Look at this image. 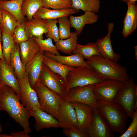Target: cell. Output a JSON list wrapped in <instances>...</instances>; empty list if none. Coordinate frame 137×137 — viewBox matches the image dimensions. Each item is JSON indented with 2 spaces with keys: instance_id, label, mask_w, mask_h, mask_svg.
I'll use <instances>...</instances> for the list:
<instances>
[{
  "instance_id": "d4e9b609",
  "label": "cell",
  "mask_w": 137,
  "mask_h": 137,
  "mask_svg": "<svg viewBox=\"0 0 137 137\" xmlns=\"http://www.w3.org/2000/svg\"><path fill=\"white\" fill-rule=\"evenodd\" d=\"M24 0H8L1 1L0 7L11 14L20 24L24 22V16L22 11V5Z\"/></svg>"
},
{
  "instance_id": "e575fe53",
  "label": "cell",
  "mask_w": 137,
  "mask_h": 137,
  "mask_svg": "<svg viewBox=\"0 0 137 137\" xmlns=\"http://www.w3.org/2000/svg\"><path fill=\"white\" fill-rule=\"evenodd\" d=\"M59 24V31L60 39H64L69 37L71 32V24L69 19L67 16H63L58 19Z\"/></svg>"
},
{
  "instance_id": "44dd1931",
  "label": "cell",
  "mask_w": 137,
  "mask_h": 137,
  "mask_svg": "<svg viewBox=\"0 0 137 137\" xmlns=\"http://www.w3.org/2000/svg\"><path fill=\"white\" fill-rule=\"evenodd\" d=\"M80 10L72 8L62 10L51 9L43 7H40L34 15L33 18L42 19L45 20L56 19L59 18L68 17L78 13Z\"/></svg>"
},
{
  "instance_id": "f35d334b",
  "label": "cell",
  "mask_w": 137,
  "mask_h": 137,
  "mask_svg": "<svg viewBox=\"0 0 137 137\" xmlns=\"http://www.w3.org/2000/svg\"><path fill=\"white\" fill-rule=\"evenodd\" d=\"M63 132L68 137H88V135L80 131L77 128L72 127L63 129Z\"/></svg>"
},
{
  "instance_id": "83f0119b",
  "label": "cell",
  "mask_w": 137,
  "mask_h": 137,
  "mask_svg": "<svg viewBox=\"0 0 137 137\" xmlns=\"http://www.w3.org/2000/svg\"><path fill=\"white\" fill-rule=\"evenodd\" d=\"M1 27L3 56L4 61L10 66V55L15 48L16 43L14 41L12 36L7 33L1 26Z\"/></svg>"
},
{
  "instance_id": "603a6c76",
  "label": "cell",
  "mask_w": 137,
  "mask_h": 137,
  "mask_svg": "<svg viewBox=\"0 0 137 137\" xmlns=\"http://www.w3.org/2000/svg\"><path fill=\"white\" fill-rule=\"evenodd\" d=\"M21 60L25 66L39 53L40 50L33 38L18 44Z\"/></svg>"
},
{
  "instance_id": "9a60e30c",
  "label": "cell",
  "mask_w": 137,
  "mask_h": 137,
  "mask_svg": "<svg viewBox=\"0 0 137 137\" xmlns=\"http://www.w3.org/2000/svg\"><path fill=\"white\" fill-rule=\"evenodd\" d=\"M44 52L40 51L25 66L29 83L33 88L41 77L43 63Z\"/></svg>"
},
{
  "instance_id": "30bf717a",
  "label": "cell",
  "mask_w": 137,
  "mask_h": 137,
  "mask_svg": "<svg viewBox=\"0 0 137 137\" xmlns=\"http://www.w3.org/2000/svg\"><path fill=\"white\" fill-rule=\"evenodd\" d=\"M19 82L20 88L19 98L23 106L28 108L32 111L42 110L37 93L30 85L26 72L23 77Z\"/></svg>"
},
{
  "instance_id": "1f68e13d",
  "label": "cell",
  "mask_w": 137,
  "mask_h": 137,
  "mask_svg": "<svg viewBox=\"0 0 137 137\" xmlns=\"http://www.w3.org/2000/svg\"><path fill=\"white\" fill-rule=\"evenodd\" d=\"M76 53L81 54L87 59L94 56L101 55L96 42H90L85 45L78 44L76 50L73 54Z\"/></svg>"
},
{
  "instance_id": "681fc988",
  "label": "cell",
  "mask_w": 137,
  "mask_h": 137,
  "mask_svg": "<svg viewBox=\"0 0 137 137\" xmlns=\"http://www.w3.org/2000/svg\"><path fill=\"white\" fill-rule=\"evenodd\" d=\"M1 25L0 24V27H1Z\"/></svg>"
},
{
  "instance_id": "4316f807",
  "label": "cell",
  "mask_w": 137,
  "mask_h": 137,
  "mask_svg": "<svg viewBox=\"0 0 137 137\" xmlns=\"http://www.w3.org/2000/svg\"><path fill=\"white\" fill-rule=\"evenodd\" d=\"M78 36L76 32H72L70 37L66 39H60L55 43L58 50L64 54L72 55L76 49L78 44Z\"/></svg>"
},
{
  "instance_id": "8fae6325",
  "label": "cell",
  "mask_w": 137,
  "mask_h": 137,
  "mask_svg": "<svg viewBox=\"0 0 137 137\" xmlns=\"http://www.w3.org/2000/svg\"><path fill=\"white\" fill-rule=\"evenodd\" d=\"M88 133L89 137H114V135L97 107L92 108V118Z\"/></svg>"
},
{
  "instance_id": "4fadbf2b",
  "label": "cell",
  "mask_w": 137,
  "mask_h": 137,
  "mask_svg": "<svg viewBox=\"0 0 137 137\" xmlns=\"http://www.w3.org/2000/svg\"><path fill=\"white\" fill-rule=\"evenodd\" d=\"M70 102L76 112L78 130L88 135V132L92 120L93 107L79 102Z\"/></svg>"
},
{
  "instance_id": "d6986e66",
  "label": "cell",
  "mask_w": 137,
  "mask_h": 137,
  "mask_svg": "<svg viewBox=\"0 0 137 137\" xmlns=\"http://www.w3.org/2000/svg\"><path fill=\"white\" fill-rule=\"evenodd\" d=\"M24 23L26 34L29 38L35 37L43 39V34L47 33L46 20L33 18Z\"/></svg>"
},
{
  "instance_id": "d6a6232c",
  "label": "cell",
  "mask_w": 137,
  "mask_h": 137,
  "mask_svg": "<svg viewBox=\"0 0 137 137\" xmlns=\"http://www.w3.org/2000/svg\"><path fill=\"white\" fill-rule=\"evenodd\" d=\"M39 47L40 51L47 52L56 55H60L55 45L53 44L52 39L50 38L43 39L33 37Z\"/></svg>"
},
{
  "instance_id": "5b68a950",
  "label": "cell",
  "mask_w": 137,
  "mask_h": 137,
  "mask_svg": "<svg viewBox=\"0 0 137 137\" xmlns=\"http://www.w3.org/2000/svg\"><path fill=\"white\" fill-rule=\"evenodd\" d=\"M66 79V92L74 87L94 85L105 81L93 69L84 66L75 67L70 71Z\"/></svg>"
},
{
  "instance_id": "7c38bea8",
  "label": "cell",
  "mask_w": 137,
  "mask_h": 137,
  "mask_svg": "<svg viewBox=\"0 0 137 137\" xmlns=\"http://www.w3.org/2000/svg\"><path fill=\"white\" fill-rule=\"evenodd\" d=\"M57 120L60 128L66 129L73 127L78 129L75 110L70 102L64 99L60 108Z\"/></svg>"
},
{
  "instance_id": "2e32d148",
  "label": "cell",
  "mask_w": 137,
  "mask_h": 137,
  "mask_svg": "<svg viewBox=\"0 0 137 137\" xmlns=\"http://www.w3.org/2000/svg\"><path fill=\"white\" fill-rule=\"evenodd\" d=\"M128 6L127 12L123 21L122 34L126 38L134 32L137 27V5L135 2H126Z\"/></svg>"
},
{
  "instance_id": "ac0fdd59",
  "label": "cell",
  "mask_w": 137,
  "mask_h": 137,
  "mask_svg": "<svg viewBox=\"0 0 137 137\" xmlns=\"http://www.w3.org/2000/svg\"><path fill=\"white\" fill-rule=\"evenodd\" d=\"M34 118L36 124L35 130L39 131L44 128H60L57 119L51 115L42 110H37L32 112V116Z\"/></svg>"
},
{
  "instance_id": "5bb4252c",
  "label": "cell",
  "mask_w": 137,
  "mask_h": 137,
  "mask_svg": "<svg viewBox=\"0 0 137 137\" xmlns=\"http://www.w3.org/2000/svg\"><path fill=\"white\" fill-rule=\"evenodd\" d=\"M107 25L108 31L107 35L104 38L97 39L96 43L101 56L117 61L120 58V55L113 51L111 40V35L114 25L111 23H108Z\"/></svg>"
},
{
  "instance_id": "f546056e",
  "label": "cell",
  "mask_w": 137,
  "mask_h": 137,
  "mask_svg": "<svg viewBox=\"0 0 137 137\" xmlns=\"http://www.w3.org/2000/svg\"><path fill=\"white\" fill-rule=\"evenodd\" d=\"M19 24L13 15L2 9L1 26L7 33L12 36L15 29Z\"/></svg>"
},
{
  "instance_id": "b9f144b4",
  "label": "cell",
  "mask_w": 137,
  "mask_h": 137,
  "mask_svg": "<svg viewBox=\"0 0 137 137\" xmlns=\"http://www.w3.org/2000/svg\"><path fill=\"white\" fill-rule=\"evenodd\" d=\"M135 51V55L136 59L137 60V46H136L134 47Z\"/></svg>"
},
{
  "instance_id": "836d02e7",
  "label": "cell",
  "mask_w": 137,
  "mask_h": 137,
  "mask_svg": "<svg viewBox=\"0 0 137 137\" xmlns=\"http://www.w3.org/2000/svg\"><path fill=\"white\" fill-rule=\"evenodd\" d=\"M43 7L55 10L71 8L72 0H41Z\"/></svg>"
},
{
  "instance_id": "c3c4849f",
  "label": "cell",
  "mask_w": 137,
  "mask_h": 137,
  "mask_svg": "<svg viewBox=\"0 0 137 137\" xmlns=\"http://www.w3.org/2000/svg\"><path fill=\"white\" fill-rule=\"evenodd\" d=\"M1 69L0 68V78H1Z\"/></svg>"
},
{
  "instance_id": "ee69618b",
  "label": "cell",
  "mask_w": 137,
  "mask_h": 137,
  "mask_svg": "<svg viewBox=\"0 0 137 137\" xmlns=\"http://www.w3.org/2000/svg\"><path fill=\"white\" fill-rule=\"evenodd\" d=\"M0 137H11L10 135L7 134H0Z\"/></svg>"
},
{
  "instance_id": "d590c367",
  "label": "cell",
  "mask_w": 137,
  "mask_h": 137,
  "mask_svg": "<svg viewBox=\"0 0 137 137\" xmlns=\"http://www.w3.org/2000/svg\"><path fill=\"white\" fill-rule=\"evenodd\" d=\"M46 23L47 29V32L46 36L47 38H50L55 43L60 39L59 29L57 24L58 23L57 20H46Z\"/></svg>"
},
{
  "instance_id": "f1b7e54d",
  "label": "cell",
  "mask_w": 137,
  "mask_h": 137,
  "mask_svg": "<svg viewBox=\"0 0 137 137\" xmlns=\"http://www.w3.org/2000/svg\"><path fill=\"white\" fill-rule=\"evenodd\" d=\"M71 8L97 13L99 12L101 2L100 0H72Z\"/></svg>"
},
{
  "instance_id": "7a4b0ae2",
  "label": "cell",
  "mask_w": 137,
  "mask_h": 137,
  "mask_svg": "<svg viewBox=\"0 0 137 137\" xmlns=\"http://www.w3.org/2000/svg\"><path fill=\"white\" fill-rule=\"evenodd\" d=\"M86 61L98 76L104 80H115L124 83L130 79L126 68L117 61L101 55L92 56Z\"/></svg>"
},
{
  "instance_id": "8992f818",
  "label": "cell",
  "mask_w": 137,
  "mask_h": 137,
  "mask_svg": "<svg viewBox=\"0 0 137 137\" xmlns=\"http://www.w3.org/2000/svg\"><path fill=\"white\" fill-rule=\"evenodd\" d=\"M114 102L120 105L132 119L135 111L134 105L137 102V85L132 78L124 83L118 91Z\"/></svg>"
},
{
  "instance_id": "f6af8a7d",
  "label": "cell",
  "mask_w": 137,
  "mask_h": 137,
  "mask_svg": "<svg viewBox=\"0 0 137 137\" xmlns=\"http://www.w3.org/2000/svg\"><path fill=\"white\" fill-rule=\"evenodd\" d=\"M2 10V9L0 7V24L1 25V23Z\"/></svg>"
},
{
  "instance_id": "8d00e7d4",
  "label": "cell",
  "mask_w": 137,
  "mask_h": 137,
  "mask_svg": "<svg viewBox=\"0 0 137 137\" xmlns=\"http://www.w3.org/2000/svg\"><path fill=\"white\" fill-rule=\"evenodd\" d=\"M12 37L16 44H19L26 41L28 39L26 32L24 22L20 24L16 27L14 30Z\"/></svg>"
},
{
  "instance_id": "9c48e42d",
  "label": "cell",
  "mask_w": 137,
  "mask_h": 137,
  "mask_svg": "<svg viewBox=\"0 0 137 137\" xmlns=\"http://www.w3.org/2000/svg\"><path fill=\"white\" fill-rule=\"evenodd\" d=\"M124 83L108 80L93 85V91L97 100L114 102Z\"/></svg>"
},
{
  "instance_id": "74e56055",
  "label": "cell",
  "mask_w": 137,
  "mask_h": 137,
  "mask_svg": "<svg viewBox=\"0 0 137 137\" xmlns=\"http://www.w3.org/2000/svg\"><path fill=\"white\" fill-rule=\"evenodd\" d=\"M132 120L128 129L119 137L137 136V110L134 111Z\"/></svg>"
},
{
  "instance_id": "ba28073f",
  "label": "cell",
  "mask_w": 137,
  "mask_h": 137,
  "mask_svg": "<svg viewBox=\"0 0 137 137\" xmlns=\"http://www.w3.org/2000/svg\"><path fill=\"white\" fill-rule=\"evenodd\" d=\"M39 81L63 98L65 96L66 83L64 79L60 75L52 71L43 63Z\"/></svg>"
},
{
  "instance_id": "ffe728a7",
  "label": "cell",
  "mask_w": 137,
  "mask_h": 137,
  "mask_svg": "<svg viewBox=\"0 0 137 137\" xmlns=\"http://www.w3.org/2000/svg\"><path fill=\"white\" fill-rule=\"evenodd\" d=\"M44 54L45 56L64 65L74 67L84 66L93 69L87 61L84 60V58L82 56L78 53L68 56H63L60 55H54L48 52H44Z\"/></svg>"
},
{
  "instance_id": "484cf974",
  "label": "cell",
  "mask_w": 137,
  "mask_h": 137,
  "mask_svg": "<svg viewBox=\"0 0 137 137\" xmlns=\"http://www.w3.org/2000/svg\"><path fill=\"white\" fill-rule=\"evenodd\" d=\"M43 61V63L52 71L60 75L64 79L66 83L68 73L75 67L63 64L44 55Z\"/></svg>"
},
{
  "instance_id": "60d3db41",
  "label": "cell",
  "mask_w": 137,
  "mask_h": 137,
  "mask_svg": "<svg viewBox=\"0 0 137 137\" xmlns=\"http://www.w3.org/2000/svg\"><path fill=\"white\" fill-rule=\"evenodd\" d=\"M2 37V30L1 26L0 27V59L4 61L3 56L2 46L1 45V41Z\"/></svg>"
},
{
  "instance_id": "277c9868",
  "label": "cell",
  "mask_w": 137,
  "mask_h": 137,
  "mask_svg": "<svg viewBox=\"0 0 137 137\" xmlns=\"http://www.w3.org/2000/svg\"><path fill=\"white\" fill-rule=\"evenodd\" d=\"M33 88L37 93L42 110L57 119L60 108L63 98L39 81L36 83Z\"/></svg>"
},
{
  "instance_id": "ab89813d",
  "label": "cell",
  "mask_w": 137,
  "mask_h": 137,
  "mask_svg": "<svg viewBox=\"0 0 137 137\" xmlns=\"http://www.w3.org/2000/svg\"><path fill=\"white\" fill-rule=\"evenodd\" d=\"M28 133L23 130L11 132L10 135L11 137H30Z\"/></svg>"
},
{
  "instance_id": "cb8c5ba5",
  "label": "cell",
  "mask_w": 137,
  "mask_h": 137,
  "mask_svg": "<svg viewBox=\"0 0 137 137\" xmlns=\"http://www.w3.org/2000/svg\"><path fill=\"white\" fill-rule=\"evenodd\" d=\"M10 66L13 69L15 76L18 81L21 80L26 73L25 66L22 62L20 54L19 44H16L10 57Z\"/></svg>"
},
{
  "instance_id": "3957f363",
  "label": "cell",
  "mask_w": 137,
  "mask_h": 137,
  "mask_svg": "<svg viewBox=\"0 0 137 137\" xmlns=\"http://www.w3.org/2000/svg\"><path fill=\"white\" fill-rule=\"evenodd\" d=\"M97 100L98 110L112 131L122 133L126 129L129 117L124 109L114 102Z\"/></svg>"
},
{
  "instance_id": "e0dca14e",
  "label": "cell",
  "mask_w": 137,
  "mask_h": 137,
  "mask_svg": "<svg viewBox=\"0 0 137 137\" xmlns=\"http://www.w3.org/2000/svg\"><path fill=\"white\" fill-rule=\"evenodd\" d=\"M0 68L1 70L0 84L11 88L19 97L20 88L19 81L15 76L13 69L4 61L0 59Z\"/></svg>"
},
{
  "instance_id": "bcb514c9",
  "label": "cell",
  "mask_w": 137,
  "mask_h": 137,
  "mask_svg": "<svg viewBox=\"0 0 137 137\" xmlns=\"http://www.w3.org/2000/svg\"><path fill=\"white\" fill-rule=\"evenodd\" d=\"M2 126L1 124V122L0 121V133L2 132Z\"/></svg>"
},
{
  "instance_id": "7dc6e473",
  "label": "cell",
  "mask_w": 137,
  "mask_h": 137,
  "mask_svg": "<svg viewBox=\"0 0 137 137\" xmlns=\"http://www.w3.org/2000/svg\"><path fill=\"white\" fill-rule=\"evenodd\" d=\"M8 0H0V2L6 1Z\"/></svg>"
},
{
  "instance_id": "52a82bcc",
  "label": "cell",
  "mask_w": 137,
  "mask_h": 137,
  "mask_svg": "<svg viewBox=\"0 0 137 137\" xmlns=\"http://www.w3.org/2000/svg\"><path fill=\"white\" fill-rule=\"evenodd\" d=\"M93 85L77 87L70 89L63 98L69 102H77L97 107V100L94 93Z\"/></svg>"
},
{
  "instance_id": "7bdbcfd3",
  "label": "cell",
  "mask_w": 137,
  "mask_h": 137,
  "mask_svg": "<svg viewBox=\"0 0 137 137\" xmlns=\"http://www.w3.org/2000/svg\"><path fill=\"white\" fill-rule=\"evenodd\" d=\"M119 1H121L123 2H127L128 1H132L133 2H135L137 0H118Z\"/></svg>"
},
{
  "instance_id": "7402d4cb",
  "label": "cell",
  "mask_w": 137,
  "mask_h": 137,
  "mask_svg": "<svg viewBox=\"0 0 137 137\" xmlns=\"http://www.w3.org/2000/svg\"><path fill=\"white\" fill-rule=\"evenodd\" d=\"M99 16L95 13L90 11L84 12V14L78 16H70L71 27L75 29L78 35L82 32L84 26L87 24H91L96 22Z\"/></svg>"
},
{
  "instance_id": "4dcf8cb0",
  "label": "cell",
  "mask_w": 137,
  "mask_h": 137,
  "mask_svg": "<svg viewBox=\"0 0 137 137\" xmlns=\"http://www.w3.org/2000/svg\"><path fill=\"white\" fill-rule=\"evenodd\" d=\"M43 7L41 0H24L22 6V11L24 16L28 20L31 19L38 9Z\"/></svg>"
},
{
  "instance_id": "6da1fadb",
  "label": "cell",
  "mask_w": 137,
  "mask_h": 137,
  "mask_svg": "<svg viewBox=\"0 0 137 137\" xmlns=\"http://www.w3.org/2000/svg\"><path fill=\"white\" fill-rule=\"evenodd\" d=\"M20 101L13 89L0 84V111H6L24 131L29 133L31 132L29 119L32 116L33 111L23 106Z\"/></svg>"
}]
</instances>
